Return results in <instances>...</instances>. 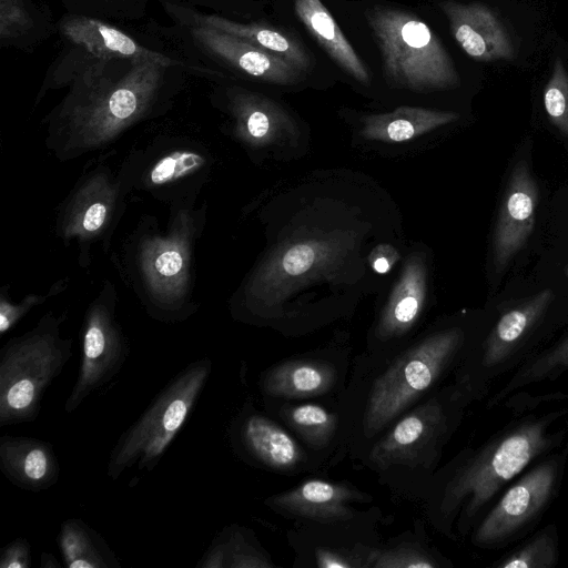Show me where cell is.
<instances>
[{
	"label": "cell",
	"instance_id": "8d00e7d4",
	"mask_svg": "<svg viewBox=\"0 0 568 568\" xmlns=\"http://www.w3.org/2000/svg\"><path fill=\"white\" fill-rule=\"evenodd\" d=\"M396 258L397 252L393 247L382 245L373 251L371 262L376 272L386 273L389 271Z\"/></svg>",
	"mask_w": 568,
	"mask_h": 568
},
{
	"label": "cell",
	"instance_id": "74e56055",
	"mask_svg": "<svg viewBox=\"0 0 568 568\" xmlns=\"http://www.w3.org/2000/svg\"><path fill=\"white\" fill-rule=\"evenodd\" d=\"M60 564L55 557L49 552H42L40 559V568H59Z\"/></svg>",
	"mask_w": 568,
	"mask_h": 568
},
{
	"label": "cell",
	"instance_id": "484cf974",
	"mask_svg": "<svg viewBox=\"0 0 568 568\" xmlns=\"http://www.w3.org/2000/svg\"><path fill=\"white\" fill-rule=\"evenodd\" d=\"M58 546L68 568H119L118 557L103 537L80 518L61 524Z\"/></svg>",
	"mask_w": 568,
	"mask_h": 568
},
{
	"label": "cell",
	"instance_id": "e575fe53",
	"mask_svg": "<svg viewBox=\"0 0 568 568\" xmlns=\"http://www.w3.org/2000/svg\"><path fill=\"white\" fill-rule=\"evenodd\" d=\"M31 566V546L24 538L8 542L0 555V568H29Z\"/></svg>",
	"mask_w": 568,
	"mask_h": 568
},
{
	"label": "cell",
	"instance_id": "83f0119b",
	"mask_svg": "<svg viewBox=\"0 0 568 568\" xmlns=\"http://www.w3.org/2000/svg\"><path fill=\"white\" fill-rule=\"evenodd\" d=\"M270 562L246 540L241 529L226 527L211 542L197 568H268Z\"/></svg>",
	"mask_w": 568,
	"mask_h": 568
},
{
	"label": "cell",
	"instance_id": "1f68e13d",
	"mask_svg": "<svg viewBox=\"0 0 568 568\" xmlns=\"http://www.w3.org/2000/svg\"><path fill=\"white\" fill-rule=\"evenodd\" d=\"M367 565L377 568H435L438 562L415 546L402 545L394 549L374 552Z\"/></svg>",
	"mask_w": 568,
	"mask_h": 568
},
{
	"label": "cell",
	"instance_id": "30bf717a",
	"mask_svg": "<svg viewBox=\"0 0 568 568\" xmlns=\"http://www.w3.org/2000/svg\"><path fill=\"white\" fill-rule=\"evenodd\" d=\"M128 190L109 166L100 164L84 173L58 207L55 234L65 243L75 242L80 263H89L94 244L109 247L125 211Z\"/></svg>",
	"mask_w": 568,
	"mask_h": 568
},
{
	"label": "cell",
	"instance_id": "ac0fdd59",
	"mask_svg": "<svg viewBox=\"0 0 568 568\" xmlns=\"http://www.w3.org/2000/svg\"><path fill=\"white\" fill-rule=\"evenodd\" d=\"M0 470L16 487L33 493L51 488L60 477L52 444L27 436L0 438Z\"/></svg>",
	"mask_w": 568,
	"mask_h": 568
},
{
	"label": "cell",
	"instance_id": "ffe728a7",
	"mask_svg": "<svg viewBox=\"0 0 568 568\" xmlns=\"http://www.w3.org/2000/svg\"><path fill=\"white\" fill-rule=\"evenodd\" d=\"M176 17L189 21L191 27H207L244 40L274 54L301 71L311 65L305 48L292 36L261 23H240L216 14H203L190 9L169 4Z\"/></svg>",
	"mask_w": 568,
	"mask_h": 568
},
{
	"label": "cell",
	"instance_id": "9a60e30c",
	"mask_svg": "<svg viewBox=\"0 0 568 568\" xmlns=\"http://www.w3.org/2000/svg\"><path fill=\"white\" fill-rule=\"evenodd\" d=\"M191 36L207 54L251 78L281 85L300 80L296 67L236 37L207 27H191Z\"/></svg>",
	"mask_w": 568,
	"mask_h": 568
},
{
	"label": "cell",
	"instance_id": "52a82bcc",
	"mask_svg": "<svg viewBox=\"0 0 568 568\" xmlns=\"http://www.w3.org/2000/svg\"><path fill=\"white\" fill-rule=\"evenodd\" d=\"M460 326L436 332L414 345L374 382L367 398L363 428L374 436L427 390L467 349Z\"/></svg>",
	"mask_w": 568,
	"mask_h": 568
},
{
	"label": "cell",
	"instance_id": "6da1fadb",
	"mask_svg": "<svg viewBox=\"0 0 568 568\" xmlns=\"http://www.w3.org/2000/svg\"><path fill=\"white\" fill-rule=\"evenodd\" d=\"M508 398L511 418L464 453L443 488L440 515L448 528L458 518L462 535L473 530L515 478L568 440V393Z\"/></svg>",
	"mask_w": 568,
	"mask_h": 568
},
{
	"label": "cell",
	"instance_id": "3957f363",
	"mask_svg": "<svg viewBox=\"0 0 568 568\" xmlns=\"http://www.w3.org/2000/svg\"><path fill=\"white\" fill-rule=\"evenodd\" d=\"M205 221V205H172L164 225L148 216L123 243L116 262L123 281L152 318L175 323L196 312L195 247Z\"/></svg>",
	"mask_w": 568,
	"mask_h": 568
},
{
	"label": "cell",
	"instance_id": "d4e9b609",
	"mask_svg": "<svg viewBox=\"0 0 568 568\" xmlns=\"http://www.w3.org/2000/svg\"><path fill=\"white\" fill-rule=\"evenodd\" d=\"M336 382L328 362L296 359L268 369L261 381L264 393L274 397L304 398L327 393Z\"/></svg>",
	"mask_w": 568,
	"mask_h": 568
},
{
	"label": "cell",
	"instance_id": "4316f807",
	"mask_svg": "<svg viewBox=\"0 0 568 568\" xmlns=\"http://www.w3.org/2000/svg\"><path fill=\"white\" fill-rule=\"evenodd\" d=\"M566 374H568V333L537 352L508 375L499 388L493 392L487 407L497 406L520 388L554 382Z\"/></svg>",
	"mask_w": 568,
	"mask_h": 568
},
{
	"label": "cell",
	"instance_id": "8fae6325",
	"mask_svg": "<svg viewBox=\"0 0 568 568\" xmlns=\"http://www.w3.org/2000/svg\"><path fill=\"white\" fill-rule=\"evenodd\" d=\"M116 290L105 281L85 310L81 328L82 358L64 404L67 413L75 412L88 396L109 384L128 358L130 347L116 318Z\"/></svg>",
	"mask_w": 568,
	"mask_h": 568
},
{
	"label": "cell",
	"instance_id": "d6a6232c",
	"mask_svg": "<svg viewBox=\"0 0 568 568\" xmlns=\"http://www.w3.org/2000/svg\"><path fill=\"white\" fill-rule=\"evenodd\" d=\"M33 28V17L24 0H0V40L11 42Z\"/></svg>",
	"mask_w": 568,
	"mask_h": 568
},
{
	"label": "cell",
	"instance_id": "836d02e7",
	"mask_svg": "<svg viewBox=\"0 0 568 568\" xmlns=\"http://www.w3.org/2000/svg\"><path fill=\"white\" fill-rule=\"evenodd\" d=\"M62 286L55 284L45 294H29L19 303L13 304L8 295L0 296V334L4 335L12 329L34 306L41 305L47 298L59 293Z\"/></svg>",
	"mask_w": 568,
	"mask_h": 568
},
{
	"label": "cell",
	"instance_id": "7c38bea8",
	"mask_svg": "<svg viewBox=\"0 0 568 568\" xmlns=\"http://www.w3.org/2000/svg\"><path fill=\"white\" fill-rule=\"evenodd\" d=\"M471 398L465 389L455 393L449 402L433 398L412 410L382 437L371 449L369 462L383 469L392 465L413 464L420 453L437 444L450 432L460 417L464 402Z\"/></svg>",
	"mask_w": 568,
	"mask_h": 568
},
{
	"label": "cell",
	"instance_id": "277c9868",
	"mask_svg": "<svg viewBox=\"0 0 568 568\" xmlns=\"http://www.w3.org/2000/svg\"><path fill=\"white\" fill-rule=\"evenodd\" d=\"M65 320L49 311L0 349V427L38 418L45 390L72 357L73 339L61 335Z\"/></svg>",
	"mask_w": 568,
	"mask_h": 568
},
{
	"label": "cell",
	"instance_id": "603a6c76",
	"mask_svg": "<svg viewBox=\"0 0 568 568\" xmlns=\"http://www.w3.org/2000/svg\"><path fill=\"white\" fill-rule=\"evenodd\" d=\"M426 297V268L423 261L412 257L395 285L381 316L377 334L388 339L406 333L422 313Z\"/></svg>",
	"mask_w": 568,
	"mask_h": 568
},
{
	"label": "cell",
	"instance_id": "5b68a950",
	"mask_svg": "<svg viewBox=\"0 0 568 568\" xmlns=\"http://www.w3.org/2000/svg\"><path fill=\"white\" fill-rule=\"evenodd\" d=\"M366 18L390 82L417 92L460 84L453 59L424 21L402 9L379 4Z\"/></svg>",
	"mask_w": 568,
	"mask_h": 568
},
{
	"label": "cell",
	"instance_id": "cb8c5ba5",
	"mask_svg": "<svg viewBox=\"0 0 568 568\" xmlns=\"http://www.w3.org/2000/svg\"><path fill=\"white\" fill-rule=\"evenodd\" d=\"M239 439L246 453L273 469H292L303 457L301 447L291 435L273 420L258 414L250 415L242 420Z\"/></svg>",
	"mask_w": 568,
	"mask_h": 568
},
{
	"label": "cell",
	"instance_id": "7402d4cb",
	"mask_svg": "<svg viewBox=\"0 0 568 568\" xmlns=\"http://www.w3.org/2000/svg\"><path fill=\"white\" fill-rule=\"evenodd\" d=\"M458 113L420 106H399L392 112L364 118L362 136L371 141L400 143L455 122Z\"/></svg>",
	"mask_w": 568,
	"mask_h": 568
},
{
	"label": "cell",
	"instance_id": "7a4b0ae2",
	"mask_svg": "<svg viewBox=\"0 0 568 568\" xmlns=\"http://www.w3.org/2000/svg\"><path fill=\"white\" fill-rule=\"evenodd\" d=\"M166 69L149 60H91L44 119L47 149L61 162L75 160L154 116L164 102Z\"/></svg>",
	"mask_w": 568,
	"mask_h": 568
},
{
	"label": "cell",
	"instance_id": "5bb4252c",
	"mask_svg": "<svg viewBox=\"0 0 568 568\" xmlns=\"http://www.w3.org/2000/svg\"><path fill=\"white\" fill-rule=\"evenodd\" d=\"M439 7L456 42L470 58L481 62L516 58L510 34L491 8L455 1H443Z\"/></svg>",
	"mask_w": 568,
	"mask_h": 568
},
{
	"label": "cell",
	"instance_id": "44dd1931",
	"mask_svg": "<svg viewBox=\"0 0 568 568\" xmlns=\"http://www.w3.org/2000/svg\"><path fill=\"white\" fill-rule=\"evenodd\" d=\"M294 10L305 29L344 72L362 84H369L367 68L321 0H295Z\"/></svg>",
	"mask_w": 568,
	"mask_h": 568
},
{
	"label": "cell",
	"instance_id": "2e32d148",
	"mask_svg": "<svg viewBox=\"0 0 568 568\" xmlns=\"http://www.w3.org/2000/svg\"><path fill=\"white\" fill-rule=\"evenodd\" d=\"M59 30L64 39L82 48L93 59H139L158 62L168 68L183 65L178 60L143 47L118 28L98 19L67 16L61 19Z\"/></svg>",
	"mask_w": 568,
	"mask_h": 568
},
{
	"label": "cell",
	"instance_id": "ba28073f",
	"mask_svg": "<svg viewBox=\"0 0 568 568\" xmlns=\"http://www.w3.org/2000/svg\"><path fill=\"white\" fill-rule=\"evenodd\" d=\"M567 462L568 440L501 491L473 528L471 542L483 549H501L530 532L557 497Z\"/></svg>",
	"mask_w": 568,
	"mask_h": 568
},
{
	"label": "cell",
	"instance_id": "8992f818",
	"mask_svg": "<svg viewBox=\"0 0 568 568\" xmlns=\"http://www.w3.org/2000/svg\"><path fill=\"white\" fill-rule=\"evenodd\" d=\"M211 372L212 362L204 357L170 379L114 444L106 465L109 478L116 480L134 466L138 470L154 469L186 422Z\"/></svg>",
	"mask_w": 568,
	"mask_h": 568
},
{
	"label": "cell",
	"instance_id": "d590c367",
	"mask_svg": "<svg viewBox=\"0 0 568 568\" xmlns=\"http://www.w3.org/2000/svg\"><path fill=\"white\" fill-rule=\"evenodd\" d=\"M316 562L322 568H349L354 566L348 557L326 548L316 550Z\"/></svg>",
	"mask_w": 568,
	"mask_h": 568
},
{
	"label": "cell",
	"instance_id": "f1b7e54d",
	"mask_svg": "<svg viewBox=\"0 0 568 568\" xmlns=\"http://www.w3.org/2000/svg\"><path fill=\"white\" fill-rule=\"evenodd\" d=\"M559 562V532L556 524L544 526L505 552L493 568H552Z\"/></svg>",
	"mask_w": 568,
	"mask_h": 568
},
{
	"label": "cell",
	"instance_id": "f546056e",
	"mask_svg": "<svg viewBox=\"0 0 568 568\" xmlns=\"http://www.w3.org/2000/svg\"><path fill=\"white\" fill-rule=\"evenodd\" d=\"M285 420L313 447L323 448L334 436L337 417L322 406L302 404L283 409Z\"/></svg>",
	"mask_w": 568,
	"mask_h": 568
},
{
	"label": "cell",
	"instance_id": "4dcf8cb0",
	"mask_svg": "<svg viewBox=\"0 0 568 568\" xmlns=\"http://www.w3.org/2000/svg\"><path fill=\"white\" fill-rule=\"evenodd\" d=\"M542 100L549 121L568 135V71L560 57L555 59L551 74L544 88Z\"/></svg>",
	"mask_w": 568,
	"mask_h": 568
},
{
	"label": "cell",
	"instance_id": "d6986e66",
	"mask_svg": "<svg viewBox=\"0 0 568 568\" xmlns=\"http://www.w3.org/2000/svg\"><path fill=\"white\" fill-rule=\"evenodd\" d=\"M227 109L234 136L247 146L268 145L292 129V121L284 110L255 92L232 88L227 92Z\"/></svg>",
	"mask_w": 568,
	"mask_h": 568
},
{
	"label": "cell",
	"instance_id": "e0dca14e",
	"mask_svg": "<svg viewBox=\"0 0 568 568\" xmlns=\"http://www.w3.org/2000/svg\"><path fill=\"white\" fill-rule=\"evenodd\" d=\"M364 497L362 493L343 484L310 479L290 490L271 496L266 504L290 515L335 524L353 518L354 511L348 507V503Z\"/></svg>",
	"mask_w": 568,
	"mask_h": 568
},
{
	"label": "cell",
	"instance_id": "9c48e42d",
	"mask_svg": "<svg viewBox=\"0 0 568 568\" xmlns=\"http://www.w3.org/2000/svg\"><path fill=\"white\" fill-rule=\"evenodd\" d=\"M212 165L213 158L203 143L186 136H161L132 151L118 173L128 193H144L172 206L195 203Z\"/></svg>",
	"mask_w": 568,
	"mask_h": 568
},
{
	"label": "cell",
	"instance_id": "4fadbf2b",
	"mask_svg": "<svg viewBox=\"0 0 568 568\" xmlns=\"http://www.w3.org/2000/svg\"><path fill=\"white\" fill-rule=\"evenodd\" d=\"M538 186L525 161L514 168L504 194L493 241V257L497 273L526 244L535 225Z\"/></svg>",
	"mask_w": 568,
	"mask_h": 568
}]
</instances>
